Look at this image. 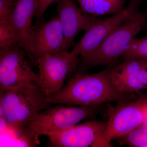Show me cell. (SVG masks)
<instances>
[{
	"mask_svg": "<svg viewBox=\"0 0 147 147\" xmlns=\"http://www.w3.org/2000/svg\"><path fill=\"white\" fill-rule=\"evenodd\" d=\"M143 0H131L126 7L118 13L105 18L100 19L85 31L82 39L74 45L71 55L82 57L94 49L100 42L119 27L140 13L139 6Z\"/></svg>",
	"mask_w": 147,
	"mask_h": 147,
	"instance_id": "8",
	"label": "cell"
},
{
	"mask_svg": "<svg viewBox=\"0 0 147 147\" xmlns=\"http://www.w3.org/2000/svg\"><path fill=\"white\" fill-rule=\"evenodd\" d=\"M147 15V12H140L120 25L92 51L82 57L76 67V72L84 73L88 69L94 67L116 64L128 45L143 30Z\"/></svg>",
	"mask_w": 147,
	"mask_h": 147,
	"instance_id": "3",
	"label": "cell"
},
{
	"mask_svg": "<svg viewBox=\"0 0 147 147\" xmlns=\"http://www.w3.org/2000/svg\"><path fill=\"white\" fill-rule=\"evenodd\" d=\"M15 0H0V22H8Z\"/></svg>",
	"mask_w": 147,
	"mask_h": 147,
	"instance_id": "18",
	"label": "cell"
},
{
	"mask_svg": "<svg viewBox=\"0 0 147 147\" xmlns=\"http://www.w3.org/2000/svg\"><path fill=\"white\" fill-rule=\"evenodd\" d=\"M83 11L94 16L115 14L125 8V0H76Z\"/></svg>",
	"mask_w": 147,
	"mask_h": 147,
	"instance_id": "14",
	"label": "cell"
},
{
	"mask_svg": "<svg viewBox=\"0 0 147 147\" xmlns=\"http://www.w3.org/2000/svg\"><path fill=\"white\" fill-rule=\"evenodd\" d=\"M142 67L140 76L142 82L147 89V60H141Z\"/></svg>",
	"mask_w": 147,
	"mask_h": 147,
	"instance_id": "20",
	"label": "cell"
},
{
	"mask_svg": "<svg viewBox=\"0 0 147 147\" xmlns=\"http://www.w3.org/2000/svg\"><path fill=\"white\" fill-rule=\"evenodd\" d=\"M96 106H57L38 113L27 125L20 141L30 146L39 144L41 135L47 137L75 126L96 113Z\"/></svg>",
	"mask_w": 147,
	"mask_h": 147,
	"instance_id": "4",
	"label": "cell"
},
{
	"mask_svg": "<svg viewBox=\"0 0 147 147\" xmlns=\"http://www.w3.org/2000/svg\"><path fill=\"white\" fill-rule=\"evenodd\" d=\"M0 90L1 111L9 128L20 140L28 123L40 112L51 108V104L40 87Z\"/></svg>",
	"mask_w": 147,
	"mask_h": 147,
	"instance_id": "2",
	"label": "cell"
},
{
	"mask_svg": "<svg viewBox=\"0 0 147 147\" xmlns=\"http://www.w3.org/2000/svg\"><path fill=\"white\" fill-rule=\"evenodd\" d=\"M20 48L15 46L0 50V88H41L38 75Z\"/></svg>",
	"mask_w": 147,
	"mask_h": 147,
	"instance_id": "7",
	"label": "cell"
},
{
	"mask_svg": "<svg viewBox=\"0 0 147 147\" xmlns=\"http://www.w3.org/2000/svg\"><path fill=\"white\" fill-rule=\"evenodd\" d=\"M111 111L101 139V147H110L113 139L126 135L144 123L147 115V96L119 102Z\"/></svg>",
	"mask_w": 147,
	"mask_h": 147,
	"instance_id": "5",
	"label": "cell"
},
{
	"mask_svg": "<svg viewBox=\"0 0 147 147\" xmlns=\"http://www.w3.org/2000/svg\"><path fill=\"white\" fill-rule=\"evenodd\" d=\"M143 29H144L145 30H146V32H147V21H146V22L144 26V28H143Z\"/></svg>",
	"mask_w": 147,
	"mask_h": 147,
	"instance_id": "22",
	"label": "cell"
},
{
	"mask_svg": "<svg viewBox=\"0 0 147 147\" xmlns=\"http://www.w3.org/2000/svg\"><path fill=\"white\" fill-rule=\"evenodd\" d=\"M57 11L64 36V50L73 46L76 35L85 31L100 18L84 12L78 7L74 0H59Z\"/></svg>",
	"mask_w": 147,
	"mask_h": 147,
	"instance_id": "11",
	"label": "cell"
},
{
	"mask_svg": "<svg viewBox=\"0 0 147 147\" xmlns=\"http://www.w3.org/2000/svg\"><path fill=\"white\" fill-rule=\"evenodd\" d=\"M39 0H15L8 22L16 36L18 46L30 58L31 54L33 18L39 9Z\"/></svg>",
	"mask_w": 147,
	"mask_h": 147,
	"instance_id": "12",
	"label": "cell"
},
{
	"mask_svg": "<svg viewBox=\"0 0 147 147\" xmlns=\"http://www.w3.org/2000/svg\"><path fill=\"white\" fill-rule=\"evenodd\" d=\"M40 6L39 9L38 11L36 17V23L39 22L41 18L45 11L48 8L50 5L54 3L58 2L59 0H39Z\"/></svg>",
	"mask_w": 147,
	"mask_h": 147,
	"instance_id": "19",
	"label": "cell"
},
{
	"mask_svg": "<svg viewBox=\"0 0 147 147\" xmlns=\"http://www.w3.org/2000/svg\"><path fill=\"white\" fill-rule=\"evenodd\" d=\"M110 66L97 73L76 72L56 94L47 97L50 104L97 106L111 102L131 101L129 94L123 93L113 86L110 77Z\"/></svg>",
	"mask_w": 147,
	"mask_h": 147,
	"instance_id": "1",
	"label": "cell"
},
{
	"mask_svg": "<svg viewBox=\"0 0 147 147\" xmlns=\"http://www.w3.org/2000/svg\"><path fill=\"white\" fill-rule=\"evenodd\" d=\"M120 138L123 144L130 147H147V127L141 125Z\"/></svg>",
	"mask_w": 147,
	"mask_h": 147,
	"instance_id": "16",
	"label": "cell"
},
{
	"mask_svg": "<svg viewBox=\"0 0 147 147\" xmlns=\"http://www.w3.org/2000/svg\"><path fill=\"white\" fill-rule=\"evenodd\" d=\"M141 67V61L134 59L110 65L109 74L113 86L123 93L140 94L142 90L146 89L140 78Z\"/></svg>",
	"mask_w": 147,
	"mask_h": 147,
	"instance_id": "13",
	"label": "cell"
},
{
	"mask_svg": "<svg viewBox=\"0 0 147 147\" xmlns=\"http://www.w3.org/2000/svg\"><path fill=\"white\" fill-rule=\"evenodd\" d=\"M106 123L87 122L49 136V146L54 147H101Z\"/></svg>",
	"mask_w": 147,
	"mask_h": 147,
	"instance_id": "10",
	"label": "cell"
},
{
	"mask_svg": "<svg viewBox=\"0 0 147 147\" xmlns=\"http://www.w3.org/2000/svg\"><path fill=\"white\" fill-rule=\"evenodd\" d=\"M64 44V36L58 16L46 22L41 18L32 28L30 59L34 64L37 59L43 55L65 51Z\"/></svg>",
	"mask_w": 147,
	"mask_h": 147,
	"instance_id": "9",
	"label": "cell"
},
{
	"mask_svg": "<svg viewBox=\"0 0 147 147\" xmlns=\"http://www.w3.org/2000/svg\"><path fill=\"white\" fill-rule=\"evenodd\" d=\"M79 62L78 57L67 51L47 54L37 59L34 64L38 67L41 88L47 97L56 94L63 88L67 75L76 70Z\"/></svg>",
	"mask_w": 147,
	"mask_h": 147,
	"instance_id": "6",
	"label": "cell"
},
{
	"mask_svg": "<svg viewBox=\"0 0 147 147\" xmlns=\"http://www.w3.org/2000/svg\"><path fill=\"white\" fill-rule=\"evenodd\" d=\"M125 60L134 59L147 60V35L140 38H135L122 56Z\"/></svg>",
	"mask_w": 147,
	"mask_h": 147,
	"instance_id": "15",
	"label": "cell"
},
{
	"mask_svg": "<svg viewBox=\"0 0 147 147\" xmlns=\"http://www.w3.org/2000/svg\"><path fill=\"white\" fill-rule=\"evenodd\" d=\"M15 46L18 41L9 23L0 22V50Z\"/></svg>",
	"mask_w": 147,
	"mask_h": 147,
	"instance_id": "17",
	"label": "cell"
},
{
	"mask_svg": "<svg viewBox=\"0 0 147 147\" xmlns=\"http://www.w3.org/2000/svg\"><path fill=\"white\" fill-rule=\"evenodd\" d=\"M142 125L147 127V115L146 117V119H145L144 121V123H143Z\"/></svg>",
	"mask_w": 147,
	"mask_h": 147,
	"instance_id": "21",
	"label": "cell"
}]
</instances>
